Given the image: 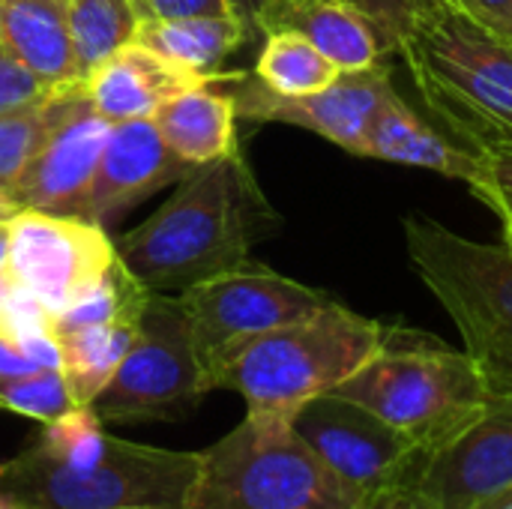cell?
Listing matches in <instances>:
<instances>
[{
	"instance_id": "obj_24",
	"label": "cell",
	"mask_w": 512,
	"mask_h": 509,
	"mask_svg": "<svg viewBox=\"0 0 512 509\" xmlns=\"http://www.w3.org/2000/svg\"><path fill=\"white\" fill-rule=\"evenodd\" d=\"M81 99H84V84H75V87H60L33 105L0 114V189L3 192L15 183V177L27 168V162L42 150L51 132L72 114V108Z\"/></svg>"
},
{
	"instance_id": "obj_20",
	"label": "cell",
	"mask_w": 512,
	"mask_h": 509,
	"mask_svg": "<svg viewBox=\"0 0 512 509\" xmlns=\"http://www.w3.org/2000/svg\"><path fill=\"white\" fill-rule=\"evenodd\" d=\"M0 45L51 87L84 84L66 24V3L0 0Z\"/></svg>"
},
{
	"instance_id": "obj_30",
	"label": "cell",
	"mask_w": 512,
	"mask_h": 509,
	"mask_svg": "<svg viewBox=\"0 0 512 509\" xmlns=\"http://www.w3.org/2000/svg\"><path fill=\"white\" fill-rule=\"evenodd\" d=\"M474 195L498 216L512 213V147L486 150V180Z\"/></svg>"
},
{
	"instance_id": "obj_12",
	"label": "cell",
	"mask_w": 512,
	"mask_h": 509,
	"mask_svg": "<svg viewBox=\"0 0 512 509\" xmlns=\"http://www.w3.org/2000/svg\"><path fill=\"white\" fill-rule=\"evenodd\" d=\"M411 492L423 509H492L512 495V399H489L474 423L420 453Z\"/></svg>"
},
{
	"instance_id": "obj_23",
	"label": "cell",
	"mask_w": 512,
	"mask_h": 509,
	"mask_svg": "<svg viewBox=\"0 0 512 509\" xmlns=\"http://www.w3.org/2000/svg\"><path fill=\"white\" fill-rule=\"evenodd\" d=\"M252 75L279 96H309L333 84L342 69L330 57H324L306 36L294 30H270L264 33V45Z\"/></svg>"
},
{
	"instance_id": "obj_28",
	"label": "cell",
	"mask_w": 512,
	"mask_h": 509,
	"mask_svg": "<svg viewBox=\"0 0 512 509\" xmlns=\"http://www.w3.org/2000/svg\"><path fill=\"white\" fill-rule=\"evenodd\" d=\"M54 90H60V87H51L48 81H42L30 66H24L18 57H12L0 45V114L33 105Z\"/></svg>"
},
{
	"instance_id": "obj_31",
	"label": "cell",
	"mask_w": 512,
	"mask_h": 509,
	"mask_svg": "<svg viewBox=\"0 0 512 509\" xmlns=\"http://www.w3.org/2000/svg\"><path fill=\"white\" fill-rule=\"evenodd\" d=\"M468 21L483 27L489 36L512 45V0H447Z\"/></svg>"
},
{
	"instance_id": "obj_3",
	"label": "cell",
	"mask_w": 512,
	"mask_h": 509,
	"mask_svg": "<svg viewBox=\"0 0 512 509\" xmlns=\"http://www.w3.org/2000/svg\"><path fill=\"white\" fill-rule=\"evenodd\" d=\"M387 324L330 300L312 315L240 345L213 378V390L243 396L249 414H294L345 384L384 342Z\"/></svg>"
},
{
	"instance_id": "obj_2",
	"label": "cell",
	"mask_w": 512,
	"mask_h": 509,
	"mask_svg": "<svg viewBox=\"0 0 512 509\" xmlns=\"http://www.w3.org/2000/svg\"><path fill=\"white\" fill-rule=\"evenodd\" d=\"M333 393L378 414L420 453L459 435L492 399L465 348L405 324H387L381 348Z\"/></svg>"
},
{
	"instance_id": "obj_32",
	"label": "cell",
	"mask_w": 512,
	"mask_h": 509,
	"mask_svg": "<svg viewBox=\"0 0 512 509\" xmlns=\"http://www.w3.org/2000/svg\"><path fill=\"white\" fill-rule=\"evenodd\" d=\"M138 21H165L189 15H234L228 0H129Z\"/></svg>"
},
{
	"instance_id": "obj_17",
	"label": "cell",
	"mask_w": 512,
	"mask_h": 509,
	"mask_svg": "<svg viewBox=\"0 0 512 509\" xmlns=\"http://www.w3.org/2000/svg\"><path fill=\"white\" fill-rule=\"evenodd\" d=\"M363 156L393 165L426 168L450 180L468 183L471 192H477L486 180V153L441 135L417 111H411L399 99V93L378 111L375 123L369 126Z\"/></svg>"
},
{
	"instance_id": "obj_33",
	"label": "cell",
	"mask_w": 512,
	"mask_h": 509,
	"mask_svg": "<svg viewBox=\"0 0 512 509\" xmlns=\"http://www.w3.org/2000/svg\"><path fill=\"white\" fill-rule=\"evenodd\" d=\"M363 509H423V507H420L417 495L411 492V483H405V486H399V489H393V492L381 495L378 501L366 504Z\"/></svg>"
},
{
	"instance_id": "obj_35",
	"label": "cell",
	"mask_w": 512,
	"mask_h": 509,
	"mask_svg": "<svg viewBox=\"0 0 512 509\" xmlns=\"http://www.w3.org/2000/svg\"><path fill=\"white\" fill-rule=\"evenodd\" d=\"M12 213H18V207H15V204L6 198V192L0 189V222H3V219H9Z\"/></svg>"
},
{
	"instance_id": "obj_36",
	"label": "cell",
	"mask_w": 512,
	"mask_h": 509,
	"mask_svg": "<svg viewBox=\"0 0 512 509\" xmlns=\"http://www.w3.org/2000/svg\"><path fill=\"white\" fill-rule=\"evenodd\" d=\"M501 222H504V237L512 243V213H507V216H501Z\"/></svg>"
},
{
	"instance_id": "obj_19",
	"label": "cell",
	"mask_w": 512,
	"mask_h": 509,
	"mask_svg": "<svg viewBox=\"0 0 512 509\" xmlns=\"http://www.w3.org/2000/svg\"><path fill=\"white\" fill-rule=\"evenodd\" d=\"M216 84L219 81L189 87L159 105L150 117L162 141L192 165H207L240 153L234 90H216Z\"/></svg>"
},
{
	"instance_id": "obj_34",
	"label": "cell",
	"mask_w": 512,
	"mask_h": 509,
	"mask_svg": "<svg viewBox=\"0 0 512 509\" xmlns=\"http://www.w3.org/2000/svg\"><path fill=\"white\" fill-rule=\"evenodd\" d=\"M228 6L252 30V36H258V24H261L264 9L270 6V0H228Z\"/></svg>"
},
{
	"instance_id": "obj_8",
	"label": "cell",
	"mask_w": 512,
	"mask_h": 509,
	"mask_svg": "<svg viewBox=\"0 0 512 509\" xmlns=\"http://www.w3.org/2000/svg\"><path fill=\"white\" fill-rule=\"evenodd\" d=\"M204 396L207 384L186 312L177 297L153 291L129 354L90 408L102 423L135 426L180 420Z\"/></svg>"
},
{
	"instance_id": "obj_11",
	"label": "cell",
	"mask_w": 512,
	"mask_h": 509,
	"mask_svg": "<svg viewBox=\"0 0 512 509\" xmlns=\"http://www.w3.org/2000/svg\"><path fill=\"white\" fill-rule=\"evenodd\" d=\"M6 225L12 276L48 318L90 291L117 258V246L105 228L87 219L18 210Z\"/></svg>"
},
{
	"instance_id": "obj_38",
	"label": "cell",
	"mask_w": 512,
	"mask_h": 509,
	"mask_svg": "<svg viewBox=\"0 0 512 509\" xmlns=\"http://www.w3.org/2000/svg\"><path fill=\"white\" fill-rule=\"evenodd\" d=\"M492 509H512V495H507V498H504L501 504H495Z\"/></svg>"
},
{
	"instance_id": "obj_13",
	"label": "cell",
	"mask_w": 512,
	"mask_h": 509,
	"mask_svg": "<svg viewBox=\"0 0 512 509\" xmlns=\"http://www.w3.org/2000/svg\"><path fill=\"white\" fill-rule=\"evenodd\" d=\"M393 96L396 90L390 81V69L384 63L342 72L333 84L309 96H279L246 72L237 78L234 90L237 117L300 126L354 156H363L369 126Z\"/></svg>"
},
{
	"instance_id": "obj_14",
	"label": "cell",
	"mask_w": 512,
	"mask_h": 509,
	"mask_svg": "<svg viewBox=\"0 0 512 509\" xmlns=\"http://www.w3.org/2000/svg\"><path fill=\"white\" fill-rule=\"evenodd\" d=\"M108 132L111 123L84 96L15 177L6 198L18 210H45L81 219Z\"/></svg>"
},
{
	"instance_id": "obj_37",
	"label": "cell",
	"mask_w": 512,
	"mask_h": 509,
	"mask_svg": "<svg viewBox=\"0 0 512 509\" xmlns=\"http://www.w3.org/2000/svg\"><path fill=\"white\" fill-rule=\"evenodd\" d=\"M0 509H24V507H18L15 501H9V498H0Z\"/></svg>"
},
{
	"instance_id": "obj_29",
	"label": "cell",
	"mask_w": 512,
	"mask_h": 509,
	"mask_svg": "<svg viewBox=\"0 0 512 509\" xmlns=\"http://www.w3.org/2000/svg\"><path fill=\"white\" fill-rule=\"evenodd\" d=\"M39 369H60V351L54 336L36 342H18L0 333V384Z\"/></svg>"
},
{
	"instance_id": "obj_6",
	"label": "cell",
	"mask_w": 512,
	"mask_h": 509,
	"mask_svg": "<svg viewBox=\"0 0 512 509\" xmlns=\"http://www.w3.org/2000/svg\"><path fill=\"white\" fill-rule=\"evenodd\" d=\"M201 453L111 444L102 459L66 465L33 441L0 462V498L24 509H189Z\"/></svg>"
},
{
	"instance_id": "obj_5",
	"label": "cell",
	"mask_w": 512,
	"mask_h": 509,
	"mask_svg": "<svg viewBox=\"0 0 512 509\" xmlns=\"http://www.w3.org/2000/svg\"><path fill=\"white\" fill-rule=\"evenodd\" d=\"M426 108L486 153L512 147V45L453 6L429 18L399 51Z\"/></svg>"
},
{
	"instance_id": "obj_10",
	"label": "cell",
	"mask_w": 512,
	"mask_h": 509,
	"mask_svg": "<svg viewBox=\"0 0 512 509\" xmlns=\"http://www.w3.org/2000/svg\"><path fill=\"white\" fill-rule=\"evenodd\" d=\"M291 426L363 507L405 486L420 456L399 429L336 393L306 402Z\"/></svg>"
},
{
	"instance_id": "obj_21",
	"label": "cell",
	"mask_w": 512,
	"mask_h": 509,
	"mask_svg": "<svg viewBox=\"0 0 512 509\" xmlns=\"http://www.w3.org/2000/svg\"><path fill=\"white\" fill-rule=\"evenodd\" d=\"M138 327L141 321H102L51 330L60 351V372L75 408L93 405V399L105 390V384L129 354Z\"/></svg>"
},
{
	"instance_id": "obj_27",
	"label": "cell",
	"mask_w": 512,
	"mask_h": 509,
	"mask_svg": "<svg viewBox=\"0 0 512 509\" xmlns=\"http://www.w3.org/2000/svg\"><path fill=\"white\" fill-rule=\"evenodd\" d=\"M375 27L384 54H399L402 45L441 9L447 0H351Z\"/></svg>"
},
{
	"instance_id": "obj_9",
	"label": "cell",
	"mask_w": 512,
	"mask_h": 509,
	"mask_svg": "<svg viewBox=\"0 0 512 509\" xmlns=\"http://www.w3.org/2000/svg\"><path fill=\"white\" fill-rule=\"evenodd\" d=\"M177 300L189 321L207 393H213L216 369L240 345L312 315L333 297L288 276H279L267 267L249 264L192 282L180 288Z\"/></svg>"
},
{
	"instance_id": "obj_15",
	"label": "cell",
	"mask_w": 512,
	"mask_h": 509,
	"mask_svg": "<svg viewBox=\"0 0 512 509\" xmlns=\"http://www.w3.org/2000/svg\"><path fill=\"white\" fill-rule=\"evenodd\" d=\"M192 168L162 141L150 117L111 123L81 219L105 228L153 192L180 183Z\"/></svg>"
},
{
	"instance_id": "obj_22",
	"label": "cell",
	"mask_w": 512,
	"mask_h": 509,
	"mask_svg": "<svg viewBox=\"0 0 512 509\" xmlns=\"http://www.w3.org/2000/svg\"><path fill=\"white\" fill-rule=\"evenodd\" d=\"M252 39V30L237 15H189L165 21H141L135 42L153 48L171 63L216 75L219 66Z\"/></svg>"
},
{
	"instance_id": "obj_16",
	"label": "cell",
	"mask_w": 512,
	"mask_h": 509,
	"mask_svg": "<svg viewBox=\"0 0 512 509\" xmlns=\"http://www.w3.org/2000/svg\"><path fill=\"white\" fill-rule=\"evenodd\" d=\"M237 75L240 72L204 75L165 60L162 54L141 42H129L87 72L84 96L108 123H123L153 117L159 105L180 96L189 87L207 81H231Z\"/></svg>"
},
{
	"instance_id": "obj_18",
	"label": "cell",
	"mask_w": 512,
	"mask_h": 509,
	"mask_svg": "<svg viewBox=\"0 0 512 509\" xmlns=\"http://www.w3.org/2000/svg\"><path fill=\"white\" fill-rule=\"evenodd\" d=\"M270 30H294L306 36L342 72L366 69L387 57L372 21L351 0H270L258 36Z\"/></svg>"
},
{
	"instance_id": "obj_25",
	"label": "cell",
	"mask_w": 512,
	"mask_h": 509,
	"mask_svg": "<svg viewBox=\"0 0 512 509\" xmlns=\"http://www.w3.org/2000/svg\"><path fill=\"white\" fill-rule=\"evenodd\" d=\"M66 24L81 78L117 48L135 42L138 15L129 0H69Z\"/></svg>"
},
{
	"instance_id": "obj_26",
	"label": "cell",
	"mask_w": 512,
	"mask_h": 509,
	"mask_svg": "<svg viewBox=\"0 0 512 509\" xmlns=\"http://www.w3.org/2000/svg\"><path fill=\"white\" fill-rule=\"evenodd\" d=\"M72 408L75 402L60 369H39V372L9 378L0 384V411L18 414L36 423H51Z\"/></svg>"
},
{
	"instance_id": "obj_39",
	"label": "cell",
	"mask_w": 512,
	"mask_h": 509,
	"mask_svg": "<svg viewBox=\"0 0 512 509\" xmlns=\"http://www.w3.org/2000/svg\"><path fill=\"white\" fill-rule=\"evenodd\" d=\"M57 3H69V0H57Z\"/></svg>"
},
{
	"instance_id": "obj_4",
	"label": "cell",
	"mask_w": 512,
	"mask_h": 509,
	"mask_svg": "<svg viewBox=\"0 0 512 509\" xmlns=\"http://www.w3.org/2000/svg\"><path fill=\"white\" fill-rule=\"evenodd\" d=\"M420 282L453 318L489 396L512 399V243H480L414 213L402 222Z\"/></svg>"
},
{
	"instance_id": "obj_1",
	"label": "cell",
	"mask_w": 512,
	"mask_h": 509,
	"mask_svg": "<svg viewBox=\"0 0 512 509\" xmlns=\"http://www.w3.org/2000/svg\"><path fill=\"white\" fill-rule=\"evenodd\" d=\"M273 219L246 159L234 153L195 165L177 192L114 246L147 288L171 291L249 267V249Z\"/></svg>"
},
{
	"instance_id": "obj_7",
	"label": "cell",
	"mask_w": 512,
	"mask_h": 509,
	"mask_svg": "<svg viewBox=\"0 0 512 509\" xmlns=\"http://www.w3.org/2000/svg\"><path fill=\"white\" fill-rule=\"evenodd\" d=\"M189 509H363L294 432L291 420L249 414L201 450Z\"/></svg>"
}]
</instances>
